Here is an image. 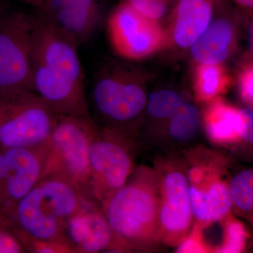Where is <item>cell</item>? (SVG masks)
Returning a JSON list of instances; mask_svg holds the SVG:
<instances>
[{
    "instance_id": "6da1fadb",
    "label": "cell",
    "mask_w": 253,
    "mask_h": 253,
    "mask_svg": "<svg viewBox=\"0 0 253 253\" xmlns=\"http://www.w3.org/2000/svg\"><path fill=\"white\" fill-rule=\"evenodd\" d=\"M149 76L126 60L111 59L95 74L89 110L103 126L129 135V129L146 111Z\"/></svg>"
},
{
    "instance_id": "7a4b0ae2",
    "label": "cell",
    "mask_w": 253,
    "mask_h": 253,
    "mask_svg": "<svg viewBox=\"0 0 253 253\" xmlns=\"http://www.w3.org/2000/svg\"><path fill=\"white\" fill-rule=\"evenodd\" d=\"M115 247L139 249L159 241L158 195L155 169L141 166L103 204Z\"/></svg>"
},
{
    "instance_id": "3957f363",
    "label": "cell",
    "mask_w": 253,
    "mask_h": 253,
    "mask_svg": "<svg viewBox=\"0 0 253 253\" xmlns=\"http://www.w3.org/2000/svg\"><path fill=\"white\" fill-rule=\"evenodd\" d=\"M97 128L93 121L86 118L56 115L46 144L47 169L45 174L59 173L91 199L89 151Z\"/></svg>"
},
{
    "instance_id": "277c9868",
    "label": "cell",
    "mask_w": 253,
    "mask_h": 253,
    "mask_svg": "<svg viewBox=\"0 0 253 253\" xmlns=\"http://www.w3.org/2000/svg\"><path fill=\"white\" fill-rule=\"evenodd\" d=\"M56 117L33 91L0 96V149L45 147Z\"/></svg>"
},
{
    "instance_id": "5b68a950",
    "label": "cell",
    "mask_w": 253,
    "mask_h": 253,
    "mask_svg": "<svg viewBox=\"0 0 253 253\" xmlns=\"http://www.w3.org/2000/svg\"><path fill=\"white\" fill-rule=\"evenodd\" d=\"M34 15H0V96L33 90Z\"/></svg>"
},
{
    "instance_id": "8992f818",
    "label": "cell",
    "mask_w": 253,
    "mask_h": 253,
    "mask_svg": "<svg viewBox=\"0 0 253 253\" xmlns=\"http://www.w3.org/2000/svg\"><path fill=\"white\" fill-rule=\"evenodd\" d=\"M128 135L97 128L89 151V194L104 204L126 184L134 172V160Z\"/></svg>"
},
{
    "instance_id": "52a82bcc",
    "label": "cell",
    "mask_w": 253,
    "mask_h": 253,
    "mask_svg": "<svg viewBox=\"0 0 253 253\" xmlns=\"http://www.w3.org/2000/svg\"><path fill=\"white\" fill-rule=\"evenodd\" d=\"M106 30L114 52L130 62L163 52L166 46L162 23L146 17L123 0L109 14Z\"/></svg>"
},
{
    "instance_id": "ba28073f",
    "label": "cell",
    "mask_w": 253,
    "mask_h": 253,
    "mask_svg": "<svg viewBox=\"0 0 253 253\" xmlns=\"http://www.w3.org/2000/svg\"><path fill=\"white\" fill-rule=\"evenodd\" d=\"M158 195V235L166 244H179L189 232L194 217L189 184L184 171L172 164L155 169Z\"/></svg>"
},
{
    "instance_id": "9c48e42d",
    "label": "cell",
    "mask_w": 253,
    "mask_h": 253,
    "mask_svg": "<svg viewBox=\"0 0 253 253\" xmlns=\"http://www.w3.org/2000/svg\"><path fill=\"white\" fill-rule=\"evenodd\" d=\"M0 169V224L9 220L18 203L45 175L46 147L1 149Z\"/></svg>"
},
{
    "instance_id": "30bf717a",
    "label": "cell",
    "mask_w": 253,
    "mask_h": 253,
    "mask_svg": "<svg viewBox=\"0 0 253 253\" xmlns=\"http://www.w3.org/2000/svg\"><path fill=\"white\" fill-rule=\"evenodd\" d=\"M246 16L249 15L239 8L233 7L224 0L206 31L188 51L193 64L224 65L232 58L239 49Z\"/></svg>"
},
{
    "instance_id": "8fae6325",
    "label": "cell",
    "mask_w": 253,
    "mask_h": 253,
    "mask_svg": "<svg viewBox=\"0 0 253 253\" xmlns=\"http://www.w3.org/2000/svg\"><path fill=\"white\" fill-rule=\"evenodd\" d=\"M224 0H174L163 23L166 46L173 58L188 52L209 26Z\"/></svg>"
},
{
    "instance_id": "7c38bea8",
    "label": "cell",
    "mask_w": 253,
    "mask_h": 253,
    "mask_svg": "<svg viewBox=\"0 0 253 253\" xmlns=\"http://www.w3.org/2000/svg\"><path fill=\"white\" fill-rule=\"evenodd\" d=\"M36 11L78 49L94 34L101 16L99 0H44Z\"/></svg>"
},
{
    "instance_id": "4fadbf2b",
    "label": "cell",
    "mask_w": 253,
    "mask_h": 253,
    "mask_svg": "<svg viewBox=\"0 0 253 253\" xmlns=\"http://www.w3.org/2000/svg\"><path fill=\"white\" fill-rule=\"evenodd\" d=\"M34 63H41L84 86L78 48L40 15H34Z\"/></svg>"
},
{
    "instance_id": "5bb4252c",
    "label": "cell",
    "mask_w": 253,
    "mask_h": 253,
    "mask_svg": "<svg viewBox=\"0 0 253 253\" xmlns=\"http://www.w3.org/2000/svg\"><path fill=\"white\" fill-rule=\"evenodd\" d=\"M33 90L55 114L77 116L93 121L84 86L41 63H34Z\"/></svg>"
},
{
    "instance_id": "9a60e30c",
    "label": "cell",
    "mask_w": 253,
    "mask_h": 253,
    "mask_svg": "<svg viewBox=\"0 0 253 253\" xmlns=\"http://www.w3.org/2000/svg\"><path fill=\"white\" fill-rule=\"evenodd\" d=\"M89 201L63 226V242L70 252L94 253L115 246L114 236L104 212Z\"/></svg>"
},
{
    "instance_id": "2e32d148",
    "label": "cell",
    "mask_w": 253,
    "mask_h": 253,
    "mask_svg": "<svg viewBox=\"0 0 253 253\" xmlns=\"http://www.w3.org/2000/svg\"><path fill=\"white\" fill-rule=\"evenodd\" d=\"M9 221L18 226L16 238L23 246L30 242H41L67 248L63 242V224L44 207L38 185L18 203Z\"/></svg>"
},
{
    "instance_id": "e0dca14e",
    "label": "cell",
    "mask_w": 253,
    "mask_h": 253,
    "mask_svg": "<svg viewBox=\"0 0 253 253\" xmlns=\"http://www.w3.org/2000/svg\"><path fill=\"white\" fill-rule=\"evenodd\" d=\"M253 108L239 109L219 97L208 103L202 114L206 134L217 144L253 143Z\"/></svg>"
},
{
    "instance_id": "ac0fdd59",
    "label": "cell",
    "mask_w": 253,
    "mask_h": 253,
    "mask_svg": "<svg viewBox=\"0 0 253 253\" xmlns=\"http://www.w3.org/2000/svg\"><path fill=\"white\" fill-rule=\"evenodd\" d=\"M189 195L193 217L203 225L224 219L233 206L229 186L210 169L199 184H189Z\"/></svg>"
},
{
    "instance_id": "d6986e66",
    "label": "cell",
    "mask_w": 253,
    "mask_h": 253,
    "mask_svg": "<svg viewBox=\"0 0 253 253\" xmlns=\"http://www.w3.org/2000/svg\"><path fill=\"white\" fill-rule=\"evenodd\" d=\"M37 185L44 207L63 224L81 211L89 201H94L59 173H48Z\"/></svg>"
},
{
    "instance_id": "ffe728a7",
    "label": "cell",
    "mask_w": 253,
    "mask_h": 253,
    "mask_svg": "<svg viewBox=\"0 0 253 253\" xmlns=\"http://www.w3.org/2000/svg\"><path fill=\"white\" fill-rule=\"evenodd\" d=\"M233 80L223 64H193V88L195 98L208 103L225 94Z\"/></svg>"
},
{
    "instance_id": "44dd1931",
    "label": "cell",
    "mask_w": 253,
    "mask_h": 253,
    "mask_svg": "<svg viewBox=\"0 0 253 253\" xmlns=\"http://www.w3.org/2000/svg\"><path fill=\"white\" fill-rule=\"evenodd\" d=\"M160 125L173 141L189 142L199 134L202 126V114L196 105L186 100L174 115Z\"/></svg>"
},
{
    "instance_id": "7402d4cb",
    "label": "cell",
    "mask_w": 253,
    "mask_h": 253,
    "mask_svg": "<svg viewBox=\"0 0 253 253\" xmlns=\"http://www.w3.org/2000/svg\"><path fill=\"white\" fill-rule=\"evenodd\" d=\"M186 101L184 96L174 89H160L149 96L145 111L160 125L174 115Z\"/></svg>"
},
{
    "instance_id": "603a6c76",
    "label": "cell",
    "mask_w": 253,
    "mask_h": 253,
    "mask_svg": "<svg viewBox=\"0 0 253 253\" xmlns=\"http://www.w3.org/2000/svg\"><path fill=\"white\" fill-rule=\"evenodd\" d=\"M253 171L246 169L236 174L229 186L233 206L244 212H252L253 208Z\"/></svg>"
},
{
    "instance_id": "cb8c5ba5",
    "label": "cell",
    "mask_w": 253,
    "mask_h": 253,
    "mask_svg": "<svg viewBox=\"0 0 253 253\" xmlns=\"http://www.w3.org/2000/svg\"><path fill=\"white\" fill-rule=\"evenodd\" d=\"M146 17L161 23L167 17L174 0H123Z\"/></svg>"
},
{
    "instance_id": "d4e9b609",
    "label": "cell",
    "mask_w": 253,
    "mask_h": 253,
    "mask_svg": "<svg viewBox=\"0 0 253 253\" xmlns=\"http://www.w3.org/2000/svg\"><path fill=\"white\" fill-rule=\"evenodd\" d=\"M239 65L237 72L238 88L239 96L248 106H252L253 102V61L252 53L245 56Z\"/></svg>"
},
{
    "instance_id": "484cf974",
    "label": "cell",
    "mask_w": 253,
    "mask_h": 253,
    "mask_svg": "<svg viewBox=\"0 0 253 253\" xmlns=\"http://www.w3.org/2000/svg\"><path fill=\"white\" fill-rule=\"evenodd\" d=\"M247 232L242 223L239 221H228L225 228L224 243L217 253H239L245 249Z\"/></svg>"
},
{
    "instance_id": "4316f807",
    "label": "cell",
    "mask_w": 253,
    "mask_h": 253,
    "mask_svg": "<svg viewBox=\"0 0 253 253\" xmlns=\"http://www.w3.org/2000/svg\"><path fill=\"white\" fill-rule=\"evenodd\" d=\"M23 251V245L16 236L0 227V253H19Z\"/></svg>"
},
{
    "instance_id": "83f0119b",
    "label": "cell",
    "mask_w": 253,
    "mask_h": 253,
    "mask_svg": "<svg viewBox=\"0 0 253 253\" xmlns=\"http://www.w3.org/2000/svg\"><path fill=\"white\" fill-rule=\"evenodd\" d=\"M176 252L181 253H206L207 249L203 244L199 236L193 234L189 237L184 238L179 244Z\"/></svg>"
},
{
    "instance_id": "f1b7e54d",
    "label": "cell",
    "mask_w": 253,
    "mask_h": 253,
    "mask_svg": "<svg viewBox=\"0 0 253 253\" xmlns=\"http://www.w3.org/2000/svg\"><path fill=\"white\" fill-rule=\"evenodd\" d=\"M236 4L245 14L252 16L253 10V0H230Z\"/></svg>"
},
{
    "instance_id": "f546056e",
    "label": "cell",
    "mask_w": 253,
    "mask_h": 253,
    "mask_svg": "<svg viewBox=\"0 0 253 253\" xmlns=\"http://www.w3.org/2000/svg\"><path fill=\"white\" fill-rule=\"evenodd\" d=\"M23 2L27 3L28 4L34 7L36 10L39 9L42 4L44 0H22Z\"/></svg>"
}]
</instances>
